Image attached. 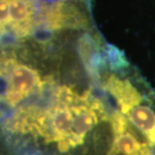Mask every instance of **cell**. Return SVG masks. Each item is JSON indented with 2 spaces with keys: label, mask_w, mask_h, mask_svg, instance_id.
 <instances>
[{
  "label": "cell",
  "mask_w": 155,
  "mask_h": 155,
  "mask_svg": "<svg viewBox=\"0 0 155 155\" xmlns=\"http://www.w3.org/2000/svg\"><path fill=\"white\" fill-rule=\"evenodd\" d=\"M48 1H61V2H76V3H83V4H86V1H88V0H48Z\"/></svg>",
  "instance_id": "2"
},
{
  "label": "cell",
  "mask_w": 155,
  "mask_h": 155,
  "mask_svg": "<svg viewBox=\"0 0 155 155\" xmlns=\"http://www.w3.org/2000/svg\"><path fill=\"white\" fill-rule=\"evenodd\" d=\"M3 115H4V112H3V109H2V107H1V104H0V119L3 117Z\"/></svg>",
  "instance_id": "3"
},
{
  "label": "cell",
  "mask_w": 155,
  "mask_h": 155,
  "mask_svg": "<svg viewBox=\"0 0 155 155\" xmlns=\"http://www.w3.org/2000/svg\"><path fill=\"white\" fill-rule=\"evenodd\" d=\"M46 0H0V45L49 35Z\"/></svg>",
  "instance_id": "1"
}]
</instances>
